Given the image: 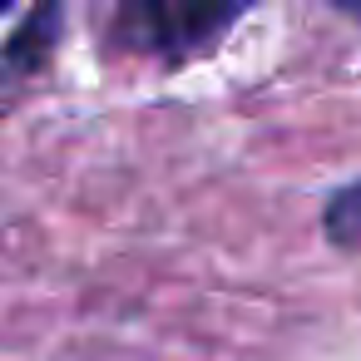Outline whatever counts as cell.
<instances>
[{
	"label": "cell",
	"instance_id": "7a4b0ae2",
	"mask_svg": "<svg viewBox=\"0 0 361 361\" xmlns=\"http://www.w3.org/2000/svg\"><path fill=\"white\" fill-rule=\"evenodd\" d=\"M60 25L65 0H0V104L50 65Z\"/></svg>",
	"mask_w": 361,
	"mask_h": 361
},
{
	"label": "cell",
	"instance_id": "3957f363",
	"mask_svg": "<svg viewBox=\"0 0 361 361\" xmlns=\"http://www.w3.org/2000/svg\"><path fill=\"white\" fill-rule=\"evenodd\" d=\"M326 233H331L341 247L361 252V183L341 188V193L326 203Z\"/></svg>",
	"mask_w": 361,
	"mask_h": 361
},
{
	"label": "cell",
	"instance_id": "6da1fadb",
	"mask_svg": "<svg viewBox=\"0 0 361 361\" xmlns=\"http://www.w3.org/2000/svg\"><path fill=\"white\" fill-rule=\"evenodd\" d=\"M252 0H114V40L159 65L213 50Z\"/></svg>",
	"mask_w": 361,
	"mask_h": 361
}]
</instances>
